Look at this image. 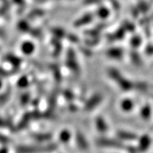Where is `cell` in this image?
<instances>
[{"label":"cell","instance_id":"cell-7","mask_svg":"<svg viewBox=\"0 0 153 153\" xmlns=\"http://www.w3.org/2000/svg\"><path fill=\"white\" fill-rule=\"evenodd\" d=\"M97 128H98V130L102 132H104V131H107V124L106 123H104V120L103 119H98L97 120Z\"/></svg>","mask_w":153,"mask_h":153},{"label":"cell","instance_id":"cell-4","mask_svg":"<svg viewBox=\"0 0 153 153\" xmlns=\"http://www.w3.org/2000/svg\"><path fill=\"white\" fill-rule=\"evenodd\" d=\"M117 136L120 139L123 140H127V141H132V140H135L137 138V136L134 134H132L130 132L127 131H120L117 132Z\"/></svg>","mask_w":153,"mask_h":153},{"label":"cell","instance_id":"cell-9","mask_svg":"<svg viewBox=\"0 0 153 153\" xmlns=\"http://www.w3.org/2000/svg\"><path fill=\"white\" fill-rule=\"evenodd\" d=\"M70 138H71V134L68 131H63L62 132H61L60 135H59V138H60L61 142H68Z\"/></svg>","mask_w":153,"mask_h":153},{"label":"cell","instance_id":"cell-8","mask_svg":"<svg viewBox=\"0 0 153 153\" xmlns=\"http://www.w3.org/2000/svg\"><path fill=\"white\" fill-rule=\"evenodd\" d=\"M101 100V97L100 96H97V97H94V99L91 100H89V104H87V106H85V108L87 109V110H90L92 108H94V107L97 106V104L95 103H97L98 102L100 103V100Z\"/></svg>","mask_w":153,"mask_h":153},{"label":"cell","instance_id":"cell-13","mask_svg":"<svg viewBox=\"0 0 153 153\" xmlns=\"http://www.w3.org/2000/svg\"><path fill=\"white\" fill-rule=\"evenodd\" d=\"M0 153H8V151L6 149H0Z\"/></svg>","mask_w":153,"mask_h":153},{"label":"cell","instance_id":"cell-12","mask_svg":"<svg viewBox=\"0 0 153 153\" xmlns=\"http://www.w3.org/2000/svg\"><path fill=\"white\" fill-rule=\"evenodd\" d=\"M10 142V140L7 137H4V136H2V134H0V142L4 144H7L8 142Z\"/></svg>","mask_w":153,"mask_h":153},{"label":"cell","instance_id":"cell-2","mask_svg":"<svg viewBox=\"0 0 153 153\" xmlns=\"http://www.w3.org/2000/svg\"><path fill=\"white\" fill-rule=\"evenodd\" d=\"M97 143L98 146H101V147H111L120 149L124 146L121 142L116 141V140L110 139V138H101V139L97 140Z\"/></svg>","mask_w":153,"mask_h":153},{"label":"cell","instance_id":"cell-10","mask_svg":"<svg viewBox=\"0 0 153 153\" xmlns=\"http://www.w3.org/2000/svg\"><path fill=\"white\" fill-rule=\"evenodd\" d=\"M150 114H151V110H150V107L146 106L143 108V111H142V116L143 117H146V118H149Z\"/></svg>","mask_w":153,"mask_h":153},{"label":"cell","instance_id":"cell-11","mask_svg":"<svg viewBox=\"0 0 153 153\" xmlns=\"http://www.w3.org/2000/svg\"><path fill=\"white\" fill-rule=\"evenodd\" d=\"M132 106H133V103H131V101H129V100L124 101L122 103V107L124 110H129V109L131 110Z\"/></svg>","mask_w":153,"mask_h":153},{"label":"cell","instance_id":"cell-5","mask_svg":"<svg viewBox=\"0 0 153 153\" xmlns=\"http://www.w3.org/2000/svg\"><path fill=\"white\" fill-rule=\"evenodd\" d=\"M76 141L79 147L82 149H88V143L87 141L84 138V136L82 134H78L76 136Z\"/></svg>","mask_w":153,"mask_h":153},{"label":"cell","instance_id":"cell-14","mask_svg":"<svg viewBox=\"0 0 153 153\" xmlns=\"http://www.w3.org/2000/svg\"><path fill=\"white\" fill-rule=\"evenodd\" d=\"M37 1H41V2H42L43 1V2H44V0H37Z\"/></svg>","mask_w":153,"mask_h":153},{"label":"cell","instance_id":"cell-6","mask_svg":"<svg viewBox=\"0 0 153 153\" xmlns=\"http://www.w3.org/2000/svg\"><path fill=\"white\" fill-rule=\"evenodd\" d=\"M33 138H34L36 141H38L40 142H46V141H48L51 138V134H33Z\"/></svg>","mask_w":153,"mask_h":153},{"label":"cell","instance_id":"cell-3","mask_svg":"<svg viewBox=\"0 0 153 153\" xmlns=\"http://www.w3.org/2000/svg\"><path fill=\"white\" fill-rule=\"evenodd\" d=\"M152 143V140L149 135H143L140 138L139 142H138V149L141 152H145L150 148Z\"/></svg>","mask_w":153,"mask_h":153},{"label":"cell","instance_id":"cell-1","mask_svg":"<svg viewBox=\"0 0 153 153\" xmlns=\"http://www.w3.org/2000/svg\"><path fill=\"white\" fill-rule=\"evenodd\" d=\"M57 146L54 144H50L47 146H22L16 149L17 153H42L49 152L56 149Z\"/></svg>","mask_w":153,"mask_h":153}]
</instances>
